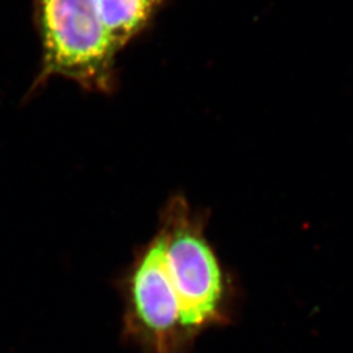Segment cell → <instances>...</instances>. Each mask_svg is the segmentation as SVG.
<instances>
[{"label": "cell", "instance_id": "obj_4", "mask_svg": "<svg viewBox=\"0 0 353 353\" xmlns=\"http://www.w3.org/2000/svg\"><path fill=\"white\" fill-rule=\"evenodd\" d=\"M163 0H96L97 11L117 50L148 26Z\"/></svg>", "mask_w": 353, "mask_h": 353}, {"label": "cell", "instance_id": "obj_3", "mask_svg": "<svg viewBox=\"0 0 353 353\" xmlns=\"http://www.w3.org/2000/svg\"><path fill=\"white\" fill-rule=\"evenodd\" d=\"M123 301L122 335L143 353H190L195 338L185 326L165 258L164 233L135 254L118 281Z\"/></svg>", "mask_w": 353, "mask_h": 353}, {"label": "cell", "instance_id": "obj_1", "mask_svg": "<svg viewBox=\"0 0 353 353\" xmlns=\"http://www.w3.org/2000/svg\"><path fill=\"white\" fill-rule=\"evenodd\" d=\"M160 229L168 274L190 334L196 339L204 331L232 323L239 290L205 236L202 214L194 212L182 196H176L163 211Z\"/></svg>", "mask_w": 353, "mask_h": 353}, {"label": "cell", "instance_id": "obj_2", "mask_svg": "<svg viewBox=\"0 0 353 353\" xmlns=\"http://www.w3.org/2000/svg\"><path fill=\"white\" fill-rule=\"evenodd\" d=\"M42 41L38 83L62 76L90 92H110L118 50L97 11L96 0H36Z\"/></svg>", "mask_w": 353, "mask_h": 353}]
</instances>
